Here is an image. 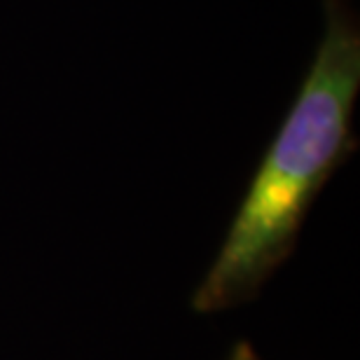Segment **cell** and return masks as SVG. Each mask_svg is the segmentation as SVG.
<instances>
[{"label":"cell","instance_id":"cell-1","mask_svg":"<svg viewBox=\"0 0 360 360\" xmlns=\"http://www.w3.org/2000/svg\"><path fill=\"white\" fill-rule=\"evenodd\" d=\"M326 31L227 236L192 295L197 314L253 297L290 255L309 208L351 150L360 91V31L342 0H326Z\"/></svg>","mask_w":360,"mask_h":360},{"label":"cell","instance_id":"cell-2","mask_svg":"<svg viewBox=\"0 0 360 360\" xmlns=\"http://www.w3.org/2000/svg\"><path fill=\"white\" fill-rule=\"evenodd\" d=\"M227 360H262V358L255 354L250 344L239 342V344H236V347L232 349V354H229V358H227Z\"/></svg>","mask_w":360,"mask_h":360}]
</instances>
